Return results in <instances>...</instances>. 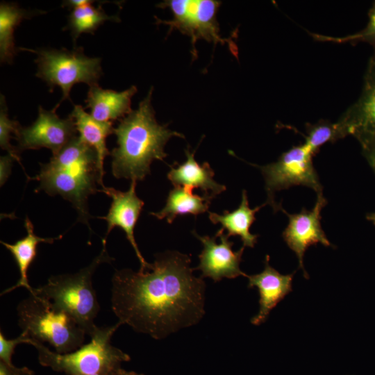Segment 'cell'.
<instances>
[{
    "instance_id": "cell-33",
    "label": "cell",
    "mask_w": 375,
    "mask_h": 375,
    "mask_svg": "<svg viewBox=\"0 0 375 375\" xmlns=\"http://www.w3.org/2000/svg\"><path fill=\"white\" fill-rule=\"evenodd\" d=\"M110 375H144L142 374H138L133 371H126L125 369L119 367L110 373Z\"/></svg>"
},
{
    "instance_id": "cell-5",
    "label": "cell",
    "mask_w": 375,
    "mask_h": 375,
    "mask_svg": "<svg viewBox=\"0 0 375 375\" xmlns=\"http://www.w3.org/2000/svg\"><path fill=\"white\" fill-rule=\"evenodd\" d=\"M18 324L32 340L48 342L56 352L63 354L81 347L85 331L67 312L30 293L17 306Z\"/></svg>"
},
{
    "instance_id": "cell-19",
    "label": "cell",
    "mask_w": 375,
    "mask_h": 375,
    "mask_svg": "<svg viewBox=\"0 0 375 375\" xmlns=\"http://www.w3.org/2000/svg\"><path fill=\"white\" fill-rule=\"evenodd\" d=\"M266 203L253 209L250 208L246 190L242 193V201L240 206L232 212L224 210L222 215L208 212L210 220L215 224H220L222 228L226 230V235H238L240 238L243 247L253 248L257 242L258 235L251 234L250 227L256 221V213Z\"/></svg>"
},
{
    "instance_id": "cell-8",
    "label": "cell",
    "mask_w": 375,
    "mask_h": 375,
    "mask_svg": "<svg viewBox=\"0 0 375 375\" xmlns=\"http://www.w3.org/2000/svg\"><path fill=\"white\" fill-rule=\"evenodd\" d=\"M221 2L215 0H168L159 3L161 8H169L173 14L172 20H161L156 17V24H165L179 31L191 38L193 49L197 40L228 44L220 35L217 12Z\"/></svg>"
},
{
    "instance_id": "cell-15",
    "label": "cell",
    "mask_w": 375,
    "mask_h": 375,
    "mask_svg": "<svg viewBox=\"0 0 375 375\" xmlns=\"http://www.w3.org/2000/svg\"><path fill=\"white\" fill-rule=\"evenodd\" d=\"M338 122L346 135L354 136L361 146L375 138V83H364L359 99Z\"/></svg>"
},
{
    "instance_id": "cell-30",
    "label": "cell",
    "mask_w": 375,
    "mask_h": 375,
    "mask_svg": "<svg viewBox=\"0 0 375 375\" xmlns=\"http://www.w3.org/2000/svg\"><path fill=\"white\" fill-rule=\"evenodd\" d=\"M363 153L375 172V138L362 146Z\"/></svg>"
},
{
    "instance_id": "cell-11",
    "label": "cell",
    "mask_w": 375,
    "mask_h": 375,
    "mask_svg": "<svg viewBox=\"0 0 375 375\" xmlns=\"http://www.w3.org/2000/svg\"><path fill=\"white\" fill-rule=\"evenodd\" d=\"M219 229L214 237L201 236L194 231L192 234L201 241L203 250L199 255V264L194 268L201 272V278L209 277L215 282L223 278H234L239 276H247L240 269V263L244 247L233 251V242Z\"/></svg>"
},
{
    "instance_id": "cell-17",
    "label": "cell",
    "mask_w": 375,
    "mask_h": 375,
    "mask_svg": "<svg viewBox=\"0 0 375 375\" xmlns=\"http://www.w3.org/2000/svg\"><path fill=\"white\" fill-rule=\"evenodd\" d=\"M186 160L181 164L175 162L170 166L167 178L174 187L199 188L205 195L213 199L226 190L224 185L217 183L213 177L215 172L208 162L202 165L194 159V151L185 150Z\"/></svg>"
},
{
    "instance_id": "cell-28",
    "label": "cell",
    "mask_w": 375,
    "mask_h": 375,
    "mask_svg": "<svg viewBox=\"0 0 375 375\" xmlns=\"http://www.w3.org/2000/svg\"><path fill=\"white\" fill-rule=\"evenodd\" d=\"M0 375H34V372L27 367H17L0 360Z\"/></svg>"
},
{
    "instance_id": "cell-16",
    "label": "cell",
    "mask_w": 375,
    "mask_h": 375,
    "mask_svg": "<svg viewBox=\"0 0 375 375\" xmlns=\"http://www.w3.org/2000/svg\"><path fill=\"white\" fill-rule=\"evenodd\" d=\"M137 91L135 85L117 92L94 85L90 87L87 93L85 108L90 109V115L96 120L112 122L120 120L133 111L131 99Z\"/></svg>"
},
{
    "instance_id": "cell-12",
    "label": "cell",
    "mask_w": 375,
    "mask_h": 375,
    "mask_svg": "<svg viewBox=\"0 0 375 375\" xmlns=\"http://www.w3.org/2000/svg\"><path fill=\"white\" fill-rule=\"evenodd\" d=\"M326 203L327 201L322 193L317 194V201L311 210L303 208L300 212L294 214H290L284 209L282 210L289 219L288 225L282 233L283 238L290 249L296 253L299 260V267L303 270L306 278L308 275L303 264L306 249L317 243L326 247L332 246L320 223L321 211Z\"/></svg>"
},
{
    "instance_id": "cell-13",
    "label": "cell",
    "mask_w": 375,
    "mask_h": 375,
    "mask_svg": "<svg viewBox=\"0 0 375 375\" xmlns=\"http://www.w3.org/2000/svg\"><path fill=\"white\" fill-rule=\"evenodd\" d=\"M136 184L135 181H131L129 189L126 192L106 187L99 190L112 199V203L106 216L99 218L105 219L108 223L106 234L102 242H106L108 235L115 227L121 228L140 262V270L144 272L149 270L151 264L143 258L134 238V228L144 206V201L136 194Z\"/></svg>"
},
{
    "instance_id": "cell-22",
    "label": "cell",
    "mask_w": 375,
    "mask_h": 375,
    "mask_svg": "<svg viewBox=\"0 0 375 375\" xmlns=\"http://www.w3.org/2000/svg\"><path fill=\"white\" fill-rule=\"evenodd\" d=\"M46 13L42 10H26L15 3L1 2L0 4V60L12 64L17 51L14 32L24 19Z\"/></svg>"
},
{
    "instance_id": "cell-29",
    "label": "cell",
    "mask_w": 375,
    "mask_h": 375,
    "mask_svg": "<svg viewBox=\"0 0 375 375\" xmlns=\"http://www.w3.org/2000/svg\"><path fill=\"white\" fill-rule=\"evenodd\" d=\"M13 160H15V159L9 154L1 157V185H2L6 181L8 177L9 176Z\"/></svg>"
},
{
    "instance_id": "cell-1",
    "label": "cell",
    "mask_w": 375,
    "mask_h": 375,
    "mask_svg": "<svg viewBox=\"0 0 375 375\" xmlns=\"http://www.w3.org/2000/svg\"><path fill=\"white\" fill-rule=\"evenodd\" d=\"M155 258L149 270L115 271L111 306L122 325L160 340L199 322L206 285L193 275L190 255L167 251Z\"/></svg>"
},
{
    "instance_id": "cell-18",
    "label": "cell",
    "mask_w": 375,
    "mask_h": 375,
    "mask_svg": "<svg viewBox=\"0 0 375 375\" xmlns=\"http://www.w3.org/2000/svg\"><path fill=\"white\" fill-rule=\"evenodd\" d=\"M74 120L79 138L88 145L93 148L97 154L99 168L101 178L104 175L103 162L105 158L110 155L106 147V138L114 133L112 122H100L87 113L81 105H74L69 115Z\"/></svg>"
},
{
    "instance_id": "cell-9",
    "label": "cell",
    "mask_w": 375,
    "mask_h": 375,
    "mask_svg": "<svg viewBox=\"0 0 375 375\" xmlns=\"http://www.w3.org/2000/svg\"><path fill=\"white\" fill-rule=\"evenodd\" d=\"M30 179L40 181L37 191L43 190L51 196L60 194L70 201L78 212L79 220L88 225L91 216L88 212V199L97 191L96 181L76 170L56 167L49 162L42 164L40 174Z\"/></svg>"
},
{
    "instance_id": "cell-25",
    "label": "cell",
    "mask_w": 375,
    "mask_h": 375,
    "mask_svg": "<svg viewBox=\"0 0 375 375\" xmlns=\"http://www.w3.org/2000/svg\"><path fill=\"white\" fill-rule=\"evenodd\" d=\"M22 126L18 121L9 118L8 109L5 97L1 94L0 101V146L3 150L8 151L15 160L20 162L19 152L17 147H13L10 141L15 135V138Z\"/></svg>"
},
{
    "instance_id": "cell-2",
    "label": "cell",
    "mask_w": 375,
    "mask_h": 375,
    "mask_svg": "<svg viewBox=\"0 0 375 375\" xmlns=\"http://www.w3.org/2000/svg\"><path fill=\"white\" fill-rule=\"evenodd\" d=\"M153 88L140 102L138 108L119 120L114 129L117 147L110 152L112 173L117 178L141 181L150 174L154 160H164V148L172 137L184 135L159 124L151 105Z\"/></svg>"
},
{
    "instance_id": "cell-32",
    "label": "cell",
    "mask_w": 375,
    "mask_h": 375,
    "mask_svg": "<svg viewBox=\"0 0 375 375\" xmlns=\"http://www.w3.org/2000/svg\"><path fill=\"white\" fill-rule=\"evenodd\" d=\"M93 2L94 1L90 0H68L64 1L61 5V7L67 8L70 10H72L73 8L85 6Z\"/></svg>"
},
{
    "instance_id": "cell-21",
    "label": "cell",
    "mask_w": 375,
    "mask_h": 375,
    "mask_svg": "<svg viewBox=\"0 0 375 375\" xmlns=\"http://www.w3.org/2000/svg\"><path fill=\"white\" fill-rule=\"evenodd\" d=\"M193 188L174 187L169 192L165 207L159 212L149 214L158 219L166 218L172 224L178 215H197L208 210L212 197L194 194Z\"/></svg>"
},
{
    "instance_id": "cell-34",
    "label": "cell",
    "mask_w": 375,
    "mask_h": 375,
    "mask_svg": "<svg viewBox=\"0 0 375 375\" xmlns=\"http://www.w3.org/2000/svg\"><path fill=\"white\" fill-rule=\"evenodd\" d=\"M367 219L371 221L375 225V212L369 214L367 216Z\"/></svg>"
},
{
    "instance_id": "cell-7",
    "label": "cell",
    "mask_w": 375,
    "mask_h": 375,
    "mask_svg": "<svg viewBox=\"0 0 375 375\" xmlns=\"http://www.w3.org/2000/svg\"><path fill=\"white\" fill-rule=\"evenodd\" d=\"M313 156L311 149L304 143L283 153L274 162L256 165L265 179L267 194L265 203L270 204L274 211L283 209L274 200L276 192L303 185L312 188L317 194L322 193V186L312 163Z\"/></svg>"
},
{
    "instance_id": "cell-24",
    "label": "cell",
    "mask_w": 375,
    "mask_h": 375,
    "mask_svg": "<svg viewBox=\"0 0 375 375\" xmlns=\"http://www.w3.org/2000/svg\"><path fill=\"white\" fill-rule=\"evenodd\" d=\"M307 136L305 144L315 155L321 146L327 142H334L346 137L344 131L338 122L331 123L321 120L315 124L306 126Z\"/></svg>"
},
{
    "instance_id": "cell-10",
    "label": "cell",
    "mask_w": 375,
    "mask_h": 375,
    "mask_svg": "<svg viewBox=\"0 0 375 375\" xmlns=\"http://www.w3.org/2000/svg\"><path fill=\"white\" fill-rule=\"evenodd\" d=\"M56 110L54 107L47 110L39 106L36 120L28 127H22L15 138L19 152L47 148L53 155L77 136L78 131L73 119L69 115L66 119L60 118Z\"/></svg>"
},
{
    "instance_id": "cell-23",
    "label": "cell",
    "mask_w": 375,
    "mask_h": 375,
    "mask_svg": "<svg viewBox=\"0 0 375 375\" xmlns=\"http://www.w3.org/2000/svg\"><path fill=\"white\" fill-rule=\"evenodd\" d=\"M92 3L71 10L68 24L63 30L68 29L76 44L81 34L87 33L94 35L96 30L106 21L119 22L118 15L109 16L103 9L101 4L94 7Z\"/></svg>"
},
{
    "instance_id": "cell-4",
    "label": "cell",
    "mask_w": 375,
    "mask_h": 375,
    "mask_svg": "<svg viewBox=\"0 0 375 375\" xmlns=\"http://www.w3.org/2000/svg\"><path fill=\"white\" fill-rule=\"evenodd\" d=\"M122 324L117 322L110 326L97 327L90 336L91 340L72 352L60 354L46 347L43 343L31 339L30 344L38 351L41 365L67 375H91L110 374L121 367L130 356L112 346L111 338Z\"/></svg>"
},
{
    "instance_id": "cell-14",
    "label": "cell",
    "mask_w": 375,
    "mask_h": 375,
    "mask_svg": "<svg viewBox=\"0 0 375 375\" xmlns=\"http://www.w3.org/2000/svg\"><path fill=\"white\" fill-rule=\"evenodd\" d=\"M269 256L265 260L264 270L257 274L247 275L248 288H257L259 292L258 313L251 319V324L260 325L267 319L270 311L292 291L294 273L283 275L270 266Z\"/></svg>"
},
{
    "instance_id": "cell-27",
    "label": "cell",
    "mask_w": 375,
    "mask_h": 375,
    "mask_svg": "<svg viewBox=\"0 0 375 375\" xmlns=\"http://www.w3.org/2000/svg\"><path fill=\"white\" fill-rule=\"evenodd\" d=\"M31 338L22 332L21 335L15 339L8 340L4 336L1 331L0 332V360L8 365H13L12 362V356L14 353L15 349L19 344H29Z\"/></svg>"
},
{
    "instance_id": "cell-26",
    "label": "cell",
    "mask_w": 375,
    "mask_h": 375,
    "mask_svg": "<svg viewBox=\"0 0 375 375\" xmlns=\"http://www.w3.org/2000/svg\"><path fill=\"white\" fill-rule=\"evenodd\" d=\"M369 21L366 26L361 31L350 35L341 38H332L329 36L311 34L318 40L330 41L334 42L356 43L364 42L369 44L375 50V1L368 12Z\"/></svg>"
},
{
    "instance_id": "cell-20",
    "label": "cell",
    "mask_w": 375,
    "mask_h": 375,
    "mask_svg": "<svg viewBox=\"0 0 375 375\" xmlns=\"http://www.w3.org/2000/svg\"><path fill=\"white\" fill-rule=\"evenodd\" d=\"M24 226L27 231L26 237L17 240L14 244H8L1 241V243L11 253L19 268L20 278L17 283L5 290L1 295L7 294L19 287H24L30 293L33 288L29 285L27 272L37 255V247L41 242L51 244L60 238H43L34 233V228L31 221L26 217Z\"/></svg>"
},
{
    "instance_id": "cell-31",
    "label": "cell",
    "mask_w": 375,
    "mask_h": 375,
    "mask_svg": "<svg viewBox=\"0 0 375 375\" xmlns=\"http://www.w3.org/2000/svg\"><path fill=\"white\" fill-rule=\"evenodd\" d=\"M364 83H375V53L369 60L365 75Z\"/></svg>"
},
{
    "instance_id": "cell-6",
    "label": "cell",
    "mask_w": 375,
    "mask_h": 375,
    "mask_svg": "<svg viewBox=\"0 0 375 375\" xmlns=\"http://www.w3.org/2000/svg\"><path fill=\"white\" fill-rule=\"evenodd\" d=\"M17 49L37 55L35 76L47 83L51 92L56 86L61 88L62 97L55 106L56 108L62 101L70 100V92L74 85L78 83H86L89 87L97 85L103 75L101 59L87 56L83 47H74L72 50L23 47Z\"/></svg>"
},
{
    "instance_id": "cell-35",
    "label": "cell",
    "mask_w": 375,
    "mask_h": 375,
    "mask_svg": "<svg viewBox=\"0 0 375 375\" xmlns=\"http://www.w3.org/2000/svg\"><path fill=\"white\" fill-rule=\"evenodd\" d=\"M110 374H91V375H110Z\"/></svg>"
},
{
    "instance_id": "cell-3",
    "label": "cell",
    "mask_w": 375,
    "mask_h": 375,
    "mask_svg": "<svg viewBox=\"0 0 375 375\" xmlns=\"http://www.w3.org/2000/svg\"><path fill=\"white\" fill-rule=\"evenodd\" d=\"M100 254L87 267L75 274L52 276L47 283L33 288L31 294L50 301L54 307L69 314L91 336L97 327L94 320L100 310L97 294L92 287V275L98 266L112 260L103 242Z\"/></svg>"
}]
</instances>
